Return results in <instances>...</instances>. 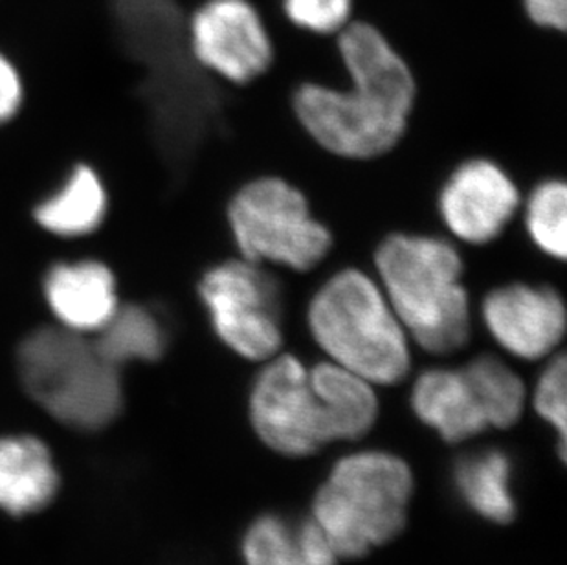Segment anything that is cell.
I'll list each match as a JSON object with an SVG mask.
<instances>
[{"instance_id":"15","label":"cell","mask_w":567,"mask_h":565,"mask_svg":"<svg viewBox=\"0 0 567 565\" xmlns=\"http://www.w3.org/2000/svg\"><path fill=\"white\" fill-rule=\"evenodd\" d=\"M415 415L449 443L474 438L487 427L463 371L430 369L413 386Z\"/></svg>"},{"instance_id":"21","label":"cell","mask_w":567,"mask_h":565,"mask_svg":"<svg viewBox=\"0 0 567 565\" xmlns=\"http://www.w3.org/2000/svg\"><path fill=\"white\" fill-rule=\"evenodd\" d=\"M247 565H295L292 531L278 516H262L243 542Z\"/></svg>"},{"instance_id":"7","label":"cell","mask_w":567,"mask_h":565,"mask_svg":"<svg viewBox=\"0 0 567 565\" xmlns=\"http://www.w3.org/2000/svg\"><path fill=\"white\" fill-rule=\"evenodd\" d=\"M198 296L214 331L239 357L262 362L284 346L278 285L256 263H220L204 273Z\"/></svg>"},{"instance_id":"13","label":"cell","mask_w":567,"mask_h":565,"mask_svg":"<svg viewBox=\"0 0 567 565\" xmlns=\"http://www.w3.org/2000/svg\"><path fill=\"white\" fill-rule=\"evenodd\" d=\"M61 489L54 453L32 433L0 435V512L33 516L49 508Z\"/></svg>"},{"instance_id":"8","label":"cell","mask_w":567,"mask_h":565,"mask_svg":"<svg viewBox=\"0 0 567 565\" xmlns=\"http://www.w3.org/2000/svg\"><path fill=\"white\" fill-rule=\"evenodd\" d=\"M188 41L200 66L236 85L257 80L274 61L272 38L252 0H204L189 17Z\"/></svg>"},{"instance_id":"19","label":"cell","mask_w":567,"mask_h":565,"mask_svg":"<svg viewBox=\"0 0 567 565\" xmlns=\"http://www.w3.org/2000/svg\"><path fill=\"white\" fill-rule=\"evenodd\" d=\"M461 371L471 384L487 427L508 428L518 421L524 411L525 388L513 369L485 355Z\"/></svg>"},{"instance_id":"25","label":"cell","mask_w":567,"mask_h":565,"mask_svg":"<svg viewBox=\"0 0 567 565\" xmlns=\"http://www.w3.org/2000/svg\"><path fill=\"white\" fill-rule=\"evenodd\" d=\"M24 103L22 75L4 52H0V125L10 123Z\"/></svg>"},{"instance_id":"16","label":"cell","mask_w":567,"mask_h":565,"mask_svg":"<svg viewBox=\"0 0 567 565\" xmlns=\"http://www.w3.org/2000/svg\"><path fill=\"white\" fill-rule=\"evenodd\" d=\"M107 209V187L102 176L89 164H78L63 186L33 208V220L54 237L78 239L94 234Z\"/></svg>"},{"instance_id":"14","label":"cell","mask_w":567,"mask_h":565,"mask_svg":"<svg viewBox=\"0 0 567 565\" xmlns=\"http://www.w3.org/2000/svg\"><path fill=\"white\" fill-rule=\"evenodd\" d=\"M323 444L351 441L370 432L379 415L373 384L334 362L309 369Z\"/></svg>"},{"instance_id":"12","label":"cell","mask_w":567,"mask_h":565,"mask_svg":"<svg viewBox=\"0 0 567 565\" xmlns=\"http://www.w3.org/2000/svg\"><path fill=\"white\" fill-rule=\"evenodd\" d=\"M43 298L58 326L85 337L96 335L122 304L116 276L97 259L52 265L44 274Z\"/></svg>"},{"instance_id":"9","label":"cell","mask_w":567,"mask_h":565,"mask_svg":"<svg viewBox=\"0 0 567 565\" xmlns=\"http://www.w3.org/2000/svg\"><path fill=\"white\" fill-rule=\"evenodd\" d=\"M250 417L262 443L284 455L303 458L323 444L309 369L292 355L272 358L257 377Z\"/></svg>"},{"instance_id":"20","label":"cell","mask_w":567,"mask_h":565,"mask_svg":"<svg viewBox=\"0 0 567 565\" xmlns=\"http://www.w3.org/2000/svg\"><path fill=\"white\" fill-rule=\"evenodd\" d=\"M527 232L547 256L566 259L567 187L563 181L542 182L527 203Z\"/></svg>"},{"instance_id":"4","label":"cell","mask_w":567,"mask_h":565,"mask_svg":"<svg viewBox=\"0 0 567 565\" xmlns=\"http://www.w3.org/2000/svg\"><path fill=\"white\" fill-rule=\"evenodd\" d=\"M309 327L331 362L370 384H399L410 371L408 335L370 276H332L309 305Z\"/></svg>"},{"instance_id":"22","label":"cell","mask_w":567,"mask_h":565,"mask_svg":"<svg viewBox=\"0 0 567 565\" xmlns=\"http://www.w3.org/2000/svg\"><path fill=\"white\" fill-rule=\"evenodd\" d=\"M296 28L316 35H337L353 21L354 0H279Z\"/></svg>"},{"instance_id":"10","label":"cell","mask_w":567,"mask_h":565,"mask_svg":"<svg viewBox=\"0 0 567 565\" xmlns=\"http://www.w3.org/2000/svg\"><path fill=\"white\" fill-rule=\"evenodd\" d=\"M513 178L491 161H468L450 175L440 195L446 228L471 245L496 239L518 209Z\"/></svg>"},{"instance_id":"5","label":"cell","mask_w":567,"mask_h":565,"mask_svg":"<svg viewBox=\"0 0 567 565\" xmlns=\"http://www.w3.org/2000/svg\"><path fill=\"white\" fill-rule=\"evenodd\" d=\"M408 464L388 452H360L338 461L316 494L312 522L338 556H364L401 533L412 497Z\"/></svg>"},{"instance_id":"11","label":"cell","mask_w":567,"mask_h":565,"mask_svg":"<svg viewBox=\"0 0 567 565\" xmlns=\"http://www.w3.org/2000/svg\"><path fill=\"white\" fill-rule=\"evenodd\" d=\"M483 320L505 351L538 360L566 335V307L557 290L513 282L494 288L483 301Z\"/></svg>"},{"instance_id":"24","label":"cell","mask_w":567,"mask_h":565,"mask_svg":"<svg viewBox=\"0 0 567 565\" xmlns=\"http://www.w3.org/2000/svg\"><path fill=\"white\" fill-rule=\"evenodd\" d=\"M295 565H337V549L315 522H307L292 533Z\"/></svg>"},{"instance_id":"18","label":"cell","mask_w":567,"mask_h":565,"mask_svg":"<svg viewBox=\"0 0 567 565\" xmlns=\"http://www.w3.org/2000/svg\"><path fill=\"white\" fill-rule=\"evenodd\" d=\"M513 466L499 450L472 453L455 464L454 481L472 511L491 522L507 523L514 517Z\"/></svg>"},{"instance_id":"6","label":"cell","mask_w":567,"mask_h":565,"mask_svg":"<svg viewBox=\"0 0 567 565\" xmlns=\"http://www.w3.org/2000/svg\"><path fill=\"white\" fill-rule=\"evenodd\" d=\"M231 232L247 261L307 273L329 254L331 232L316 220L306 195L281 178L248 182L228 208Z\"/></svg>"},{"instance_id":"3","label":"cell","mask_w":567,"mask_h":565,"mask_svg":"<svg viewBox=\"0 0 567 565\" xmlns=\"http://www.w3.org/2000/svg\"><path fill=\"white\" fill-rule=\"evenodd\" d=\"M22 390L61 427L100 432L124 410L122 369L105 362L91 337L66 327H39L16 352Z\"/></svg>"},{"instance_id":"17","label":"cell","mask_w":567,"mask_h":565,"mask_svg":"<svg viewBox=\"0 0 567 565\" xmlns=\"http://www.w3.org/2000/svg\"><path fill=\"white\" fill-rule=\"evenodd\" d=\"M91 340L97 355L118 369L127 363L156 362L166 351L161 321L142 305L120 304Z\"/></svg>"},{"instance_id":"1","label":"cell","mask_w":567,"mask_h":565,"mask_svg":"<svg viewBox=\"0 0 567 565\" xmlns=\"http://www.w3.org/2000/svg\"><path fill=\"white\" fill-rule=\"evenodd\" d=\"M349 89L303 83L295 113L307 133L332 155L365 161L395 147L415 102L406 59L371 22L349 21L337 33Z\"/></svg>"},{"instance_id":"23","label":"cell","mask_w":567,"mask_h":565,"mask_svg":"<svg viewBox=\"0 0 567 565\" xmlns=\"http://www.w3.org/2000/svg\"><path fill=\"white\" fill-rule=\"evenodd\" d=\"M566 388L567 363L564 355H558L542 373L535 391V408L544 421L549 422L560 433V446H566Z\"/></svg>"},{"instance_id":"26","label":"cell","mask_w":567,"mask_h":565,"mask_svg":"<svg viewBox=\"0 0 567 565\" xmlns=\"http://www.w3.org/2000/svg\"><path fill=\"white\" fill-rule=\"evenodd\" d=\"M524 13L535 27L549 32H566L567 0H522Z\"/></svg>"},{"instance_id":"2","label":"cell","mask_w":567,"mask_h":565,"mask_svg":"<svg viewBox=\"0 0 567 565\" xmlns=\"http://www.w3.org/2000/svg\"><path fill=\"white\" fill-rule=\"evenodd\" d=\"M377 270L406 335L434 355L460 351L471 338L463 261L449 240L395 234L379 246Z\"/></svg>"}]
</instances>
